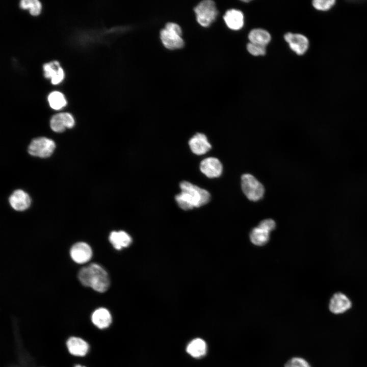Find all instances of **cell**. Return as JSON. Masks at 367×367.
I'll return each mask as SVG.
<instances>
[{"label":"cell","instance_id":"6da1fadb","mask_svg":"<svg viewBox=\"0 0 367 367\" xmlns=\"http://www.w3.org/2000/svg\"><path fill=\"white\" fill-rule=\"evenodd\" d=\"M180 192L174 196L178 207L184 211H190L207 204L211 199L210 193L191 182L183 180L179 182Z\"/></svg>","mask_w":367,"mask_h":367},{"label":"cell","instance_id":"7a4b0ae2","mask_svg":"<svg viewBox=\"0 0 367 367\" xmlns=\"http://www.w3.org/2000/svg\"><path fill=\"white\" fill-rule=\"evenodd\" d=\"M81 283L97 292L103 293L110 286V280L107 272L101 266L92 263L82 268L78 274Z\"/></svg>","mask_w":367,"mask_h":367},{"label":"cell","instance_id":"3957f363","mask_svg":"<svg viewBox=\"0 0 367 367\" xmlns=\"http://www.w3.org/2000/svg\"><path fill=\"white\" fill-rule=\"evenodd\" d=\"M181 35V29L178 24L168 22L160 31V39L166 48L170 50L179 49L184 45Z\"/></svg>","mask_w":367,"mask_h":367},{"label":"cell","instance_id":"277c9868","mask_svg":"<svg viewBox=\"0 0 367 367\" xmlns=\"http://www.w3.org/2000/svg\"><path fill=\"white\" fill-rule=\"evenodd\" d=\"M196 20L203 27L209 26L218 14L215 3L211 0L200 2L194 9Z\"/></svg>","mask_w":367,"mask_h":367},{"label":"cell","instance_id":"5b68a950","mask_svg":"<svg viewBox=\"0 0 367 367\" xmlns=\"http://www.w3.org/2000/svg\"><path fill=\"white\" fill-rule=\"evenodd\" d=\"M241 182L242 190L248 199L257 201L263 197L264 187L253 175L249 173L243 174Z\"/></svg>","mask_w":367,"mask_h":367},{"label":"cell","instance_id":"8992f818","mask_svg":"<svg viewBox=\"0 0 367 367\" xmlns=\"http://www.w3.org/2000/svg\"><path fill=\"white\" fill-rule=\"evenodd\" d=\"M55 147V143L51 139L39 137L32 141L29 146L28 152L33 156L47 158L51 155Z\"/></svg>","mask_w":367,"mask_h":367},{"label":"cell","instance_id":"52a82bcc","mask_svg":"<svg viewBox=\"0 0 367 367\" xmlns=\"http://www.w3.org/2000/svg\"><path fill=\"white\" fill-rule=\"evenodd\" d=\"M188 144L192 153L196 155L206 154L212 147L207 136L200 132L193 135L188 140Z\"/></svg>","mask_w":367,"mask_h":367},{"label":"cell","instance_id":"ba28073f","mask_svg":"<svg viewBox=\"0 0 367 367\" xmlns=\"http://www.w3.org/2000/svg\"><path fill=\"white\" fill-rule=\"evenodd\" d=\"M199 170L207 178H218L222 173L223 165L218 159L210 156L200 161Z\"/></svg>","mask_w":367,"mask_h":367},{"label":"cell","instance_id":"9c48e42d","mask_svg":"<svg viewBox=\"0 0 367 367\" xmlns=\"http://www.w3.org/2000/svg\"><path fill=\"white\" fill-rule=\"evenodd\" d=\"M284 38L290 48L298 55L304 54L308 48V39L302 34L287 33L284 35Z\"/></svg>","mask_w":367,"mask_h":367},{"label":"cell","instance_id":"30bf717a","mask_svg":"<svg viewBox=\"0 0 367 367\" xmlns=\"http://www.w3.org/2000/svg\"><path fill=\"white\" fill-rule=\"evenodd\" d=\"M70 254L72 260L77 264L88 262L92 256L90 246L85 242H78L71 248Z\"/></svg>","mask_w":367,"mask_h":367},{"label":"cell","instance_id":"8fae6325","mask_svg":"<svg viewBox=\"0 0 367 367\" xmlns=\"http://www.w3.org/2000/svg\"><path fill=\"white\" fill-rule=\"evenodd\" d=\"M69 353L77 357H84L89 351L90 346L84 339L75 336L69 337L66 342Z\"/></svg>","mask_w":367,"mask_h":367},{"label":"cell","instance_id":"7c38bea8","mask_svg":"<svg viewBox=\"0 0 367 367\" xmlns=\"http://www.w3.org/2000/svg\"><path fill=\"white\" fill-rule=\"evenodd\" d=\"M74 125V120L71 114L61 113L54 115L50 121L51 129L57 133H61L66 128H70Z\"/></svg>","mask_w":367,"mask_h":367},{"label":"cell","instance_id":"4fadbf2b","mask_svg":"<svg viewBox=\"0 0 367 367\" xmlns=\"http://www.w3.org/2000/svg\"><path fill=\"white\" fill-rule=\"evenodd\" d=\"M351 306V302L346 295L337 293L331 297L329 304V309L334 314H340L349 309Z\"/></svg>","mask_w":367,"mask_h":367},{"label":"cell","instance_id":"5bb4252c","mask_svg":"<svg viewBox=\"0 0 367 367\" xmlns=\"http://www.w3.org/2000/svg\"><path fill=\"white\" fill-rule=\"evenodd\" d=\"M43 68L45 77L50 78L53 84H59L64 79V71L58 61H54L45 63Z\"/></svg>","mask_w":367,"mask_h":367},{"label":"cell","instance_id":"9a60e30c","mask_svg":"<svg viewBox=\"0 0 367 367\" xmlns=\"http://www.w3.org/2000/svg\"><path fill=\"white\" fill-rule=\"evenodd\" d=\"M223 19L227 27L232 30H239L244 24V14L237 9L228 10L223 16Z\"/></svg>","mask_w":367,"mask_h":367},{"label":"cell","instance_id":"2e32d148","mask_svg":"<svg viewBox=\"0 0 367 367\" xmlns=\"http://www.w3.org/2000/svg\"><path fill=\"white\" fill-rule=\"evenodd\" d=\"M93 324L99 329L109 327L112 321V317L109 310L100 307L95 310L91 317Z\"/></svg>","mask_w":367,"mask_h":367},{"label":"cell","instance_id":"e0dca14e","mask_svg":"<svg viewBox=\"0 0 367 367\" xmlns=\"http://www.w3.org/2000/svg\"><path fill=\"white\" fill-rule=\"evenodd\" d=\"M9 202L14 209L22 211L29 207L31 204V198L24 191L17 190L10 196Z\"/></svg>","mask_w":367,"mask_h":367},{"label":"cell","instance_id":"ac0fdd59","mask_svg":"<svg viewBox=\"0 0 367 367\" xmlns=\"http://www.w3.org/2000/svg\"><path fill=\"white\" fill-rule=\"evenodd\" d=\"M109 241L116 249L119 250L128 247L132 242V239L125 231H113L110 234Z\"/></svg>","mask_w":367,"mask_h":367},{"label":"cell","instance_id":"d6986e66","mask_svg":"<svg viewBox=\"0 0 367 367\" xmlns=\"http://www.w3.org/2000/svg\"><path fill=\"white\" fill-rule=\"evenodd\" d=\"M206 342L200 338H196L191 340L186 347V351L194 358L203 357L207 352Z\"/></svg>","mask_w":367,"mask_h":367},{"label":"cell","instance_id":"ffe728a7","mask_svg":"<svg viewBox=\"0 0 367 367\" xmlns=\"http://www.w3.org/2000/svg\"><path fill=\"white\" fill-rule=\"evenodd\" d=\"M250 42L261 46H266L271 41L270 34L262 29H254L249 33Z\"/></svg>","mask_w":367,"mask_h":367},{"label":"cell","instance_id":"44dd1931","mask_svg":"<svg viewBox=\"0 0 367 367\" xmlns=\"http://www.w3.org/2000/svg\"><path fill=\"white\" fill-rule=\"evenodd\" d=\"M250 239L255 245H265L269 241L270 232L257 226L252 229L250 233Z\"/></svg>","mask_w":367,"mask_h":367},{"label":"cell","instance_id":"7402d4cb","mask_svg":"<svg viewBox=\"0 0 367 367\" xmlns=\"http://www.w3.org/2000/svg\"><path fill=\"white\" fill-rule=\"evenodd\" d=\"M48 101L50 107L56 110L62 109L67 104L64 95L61 92L57 91H53L49 94Z\"/></svg>","mask_w":367,"mask_h":367},{"label":"cell","instance_id":"603a6c76","mask_svg":"<svg viewBox=\"0 0 367 367\" xmlns=\"http://www.w3.org/2000/svg\"><path fill=\"white\" fill-rule=\"evenodd\" d=\"M20 7L23 9H29L32 15H38L41 10V3L38 0H22L20 3Z\"/></svg>","mask_w":367,"mask_h":367},{"label":"cell","instance_id":"cb8c5ba5","mask_svg":"<svg viewBox=\"0 0 367 367\" xmlns=\"http://www.w3.org/2000/svg\"><path fill=\"white\" fill-rule=\"evenodd\" d=\"M335 3L334 0H314L312 5L316 9L326 11L330 10Z\"/></svg>","mask_w":367,"mask_h":367},{"label":"cell","instance_id":"d4e9b609","mask_svg":"<svg viewBox=\"0 0 367 367\" xmlns=\"http://www.w3.org/2000/svg\"><path fill=\"white\" fill-rule=\"evenodd\" d=\"M247 49L249 53L254 56H264L266 53V46L251 42L247 44Z\"/></svg>","mask_w":367,"mask_h":367},{"label":"cell","instance_id":"484cf974","mask_svg":"<svg viewBox=\"0 0 367 367\" xmlns=\"http://www.w3.org/2000/svg\"><path fill=\"white\" fill-rule=\"evenodd\" d=\"M284 367H311V366L304 358L295 357L287 361Z\"/></svg>","mask_w":367,"mask_h":367},{"label":"cell","instance_id":"4316f807","mask_svg":"<svg viewBox=\"0 0 367 367\" xmlns=\"http://www.w3.org/2000/svg\"><path fill=\"white\" fill-rule=\"evenodd\" d=\"M258 226L270 232L275 228L276 223L271 219H267L261 221Z\"/></svg>","mask_w":367,"mask_h":367},{"label":"cell","instance_id":"83f0119b","mask_svg":"<svg viewBox=\"0 0 367 367\" xmlns=\"http://www.w3.org/2000/svg\"><path fill=\"white\" fill-rule=\"evenodd\" d=\"M73 367H86V366L81 364H76L74 365Z\"/></svg>","mask_w":367,"mask_h":367},{"label":"cell","instance_id":"f1b7e54d","mask_svg":"<svg viewBox=\"0 0 367 367\" xmlns=\"http://www.w3.org/2000/svg\"><path fill=\"white\" fill-rule=\"evenodd\" d=\"M242 2H244V3H245H245H248V2H249V1H243Z\"/></svg>","mask_w":367,"mask_h":367}]
</instances>
